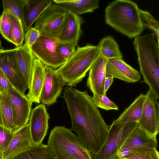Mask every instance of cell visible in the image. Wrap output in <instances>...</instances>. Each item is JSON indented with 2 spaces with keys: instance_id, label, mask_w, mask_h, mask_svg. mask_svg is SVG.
Segmentation results:
<instances>
[{
  "instance_id": "8d00e7d4",
  "label": "cell",
  "mask_w": 159,
  "mask_h": 159,
  "mask_svg": "<svg viewBox=\"0 0 159 159\" xmlns=\"http://www.w3.org/2000/svg\"><path fill=\"white\" fill-rule=\"evenodd\" d=\"M151 159H159V152L157 149L155 151Z\"/></svg>"
},
{
  "instance_id": "7c38bea8",
  "label": "cell",
  "mask_w": 159,
  "mask_h": 159,
  "mask_svg": "<svg viewBox=\"0 0 159 159\" xmlns=\"http://www.w3.org/2000/svg\"><path fill=\"white\" fill-rule=\"evenodd\" d=\"M64 86L55 69L45 66V77L40 94V102L48 106L55 103Z\"/></svg>"
},
{
  "instance_id": "4dcf8cb0",
  "label": "cell",
  "mask_w": 159,
  "mask_h": 159,
  "mask_svg": "<svg viewBox=\"0 0 159 159\" xmlns=\"http://www.w3.org/2000/svg\"><path fill=\"white\" fill-rule=\"evenodd\" d=\"M154 149L141 148L132 150L121 159H150Z\"/></svg>"
},
{
  "instance_id": "836d02e7",
  "label": "cell",
  "mask_w": 159,
  "mask_h": 159,
  "mask_svg": "<svg viewBox=\"0 0 159 159\" xmlns=\"http://www.w3.org/2000/svg\"><path fill=\"white\" fill-rule=\"evenodd\" d=\"M75 46L68 43L59 42L57 45V53L66 60L75 50Z\"/></svg>"
},
{
  "instance_id": "d4e9b609",
  "label": "cell",
  "mask_w": 159,
  "mask_h": 159,
  "mask_svg": "<svg viewBox=\"0 0 159 159\" xmlns=\"http://www.w3.org/2000/svg\"><path fill=\"white\" fill-rule=\"evenodd\" d=\"M98 45L100 55L107 59L122 58L123 55L118 45L112 36H108L102 39Z\"/></svg>"
},
{
  "instance_id": "7a4b0ae2",
  "label": "cell",
  "mask_w": 159,
  "mask_h": 159,
  "mask_svg": "<svg viewBox=\"0 0 159 159\" xmlns=\"http://www.w3.org/2000/svg\"><path fill=\"white\" fill-rule=\"evenodd\" d=\"M140 10L134 2L116 0L110 3L105 10L106 23L130 39L140 35L145 29Z\"/></svg>"
},
{
  "instance_id": "44dd1931",
  "label": "cell",
  "mask_w": 159,
  "mask_h": 159,
  "mask_svg": "<svg viewBox=\"0 0 159 159\" xmlns=\"http://www.w3.org/2000/svg\"><path fill=\"white\" fill-rule=\"evenodd\" d=\"M14 48L18 66L29 88L35 57L31 50L24 44Z\"/></svg>"
},
{
  "instance_id": "3957f363",
  "label": "cell",
  "mask_w": 159,
  "mask_h": 159,
  "mask_svg": "<svg viewBox=\"0 0 159 159\" xmlns=\"http://www.w3.org/2000/svg\"><path fill=\"white\" fill-rule=\"evenodd\" d=\"M133 44L143 82L159 98V44L155 35H138Z\"/></svg>"
},
{
  "instance_id": "4fadbf2b",
  "label": "cell",
  "mask_w": 159,
  "mask_h": 159,
  "mask_svg": "<svg viewBox=\"0 0 159 159\" xmlns=\"http://www.w3.org/2000/svg\"><path fill=\"white\" fill-rule=\"evenodd\" d=\"M156 137L149 134L138 126L132 132L119 150L118 157L121 158L134 149L145 148L157 149Z\"/></svg>"
},
{
  "instance_id": "74e56055",
  "label": "cell",
  "mask_w": 159,
  "mask_h": 159,
  "mask_svg": "<svg viewBox=\"0 0 159 159\" xmlns=\"http://www.w3.org/2000/svg\"><path fill=\"white\" fill-rule=\"evenodd\" d=\"M2 152L0 147V159H2Z\"/></svg>"
},
{
  "instance_id": "f35d334b",
  "label": "cell",
  "mask_w": 159,
  "mask_h": 159,
  "mask_svg": "<svg viewBox=\"0 0 159 159\" xmlns=\"http://www.w3.org/2000/svg\"><path fill=\"white\" fill-rule=\"evenodd\" d=\"M1 45H2L1 42V40L0 39V48H1Z\"/></svg>"
},
{
  "instance_id": "7402d4cb",
  "label": "cell",
  "mask_w": 159,
  "mask_h": 159,
  "mask_svg": "<svg viewBox=\"0 0 159 159\" xmlns=\"http://www.w3.org/2000/svg\"><path fill=\"white\" fill-rule=\"evenodd\" d=\"M68 11L79 15L94 11L99 7L98 0H53Z\"/></svg>"
},
{
  "instance_id": "2e32d148",
  "label": "cell",
  "mask_w": 159,
  "mask_h": 159,
  "mask_svg": "<svg viewBox=\"0 0 159 159\" xmlns=\"http://www.w3.org/2000/svg\"><path fill=\"white\" fill-rule=\"evenodd\" d=\"M82 20L80 16L68 11L57 39L60 42L77 45Z\"/></svg>"
},
{
  "instance_id": "ba28073f",
  "label": "cell",
  "mask_w": 159,
  "mask_h": 159,
  "mask_svg": "<svg viewBox=\"0 0 159 159\" xmlns=\"http://www.w3.org/2000/svg\"><path fill=\"white\" fill-rule=\"evenodd\" d=\"M0 68L14 88L25 95V91L29 86L18 66L14 48H0Z\"/></svg>"
},
{
  "instance_id": "484cf974",
  "label": "cell",
  "mask_w": 159,
  "mask_h": 159,
  "mask_svg": "<svg viewBox=\"0 0 159 159\" xmlns=\"http://www.w3.org/2000/svg\"><path fill=\"white\" fill-rule=\"evenodd\" d=\"M11 24V42L16 47L23 44L25 32L21 20L10 14Z\"/></svg>"
},
{
  "instance_id": "4316f807",
  "label": "cell",
  "mask_w": 159,
  "mask_h": 159,
  "mask_svg": "<svg viewBox=\"0 0 159 159\" xmlns=\"http://www.w3.org/2000/svg\"><path fill=\"white\" fill-rule=\"evenodd\" d=\"M25 0H3V11L8 12L23 22V9Z\"/></svg>"
},
{
  "instance_id": "f546056e",
  "label": "cell",
  "mask_w": 159,
  "mask_h": 159,
  "mask_svg": "<svg viewBox=\"0 0 159 159\" xmlns=\"http://www.w3.org/2000/svg\"><path fill=\"white\" fill-rule=\"evenodd\" d=\"M92 98L95 104L98 107L107 111L118 110L117 106L108 98L106 94L103 96L94 94Z\"/></svg>"
},
{
  "instance_id": "e575fe53",
  "label": "cell",
  "mask_w": 159,
  "mask_h": 159,
  "mask_svg": "<svg viewBox=\"0 0 159 159\" xmlns=\"http://www.w3.org/2000/svg\"><path fill=\"white\" fill-rule=\"evenodd\" d=\"M14 88L9 80L0 68V94L3 95Z\"/></svg>"
},
{
  "instance_id": "8fae6325",
  "label": "cell",
  "mask_w": 159,
  "mask_h": 159,
  "mask_svg": "<svg viewBox=\"0 0 159 159\" xmlns=\"http://www.w3.org/2000/svg\"><path fill=\"white\" fill-rule=\"evenodd\" d=\"M49 118L44 104H40L31 111L29 124L32 145L42 143L48 129Z\"/></svg>"
},
{
  "instance_id": "e0dca14e",
  "label": "cell",
  "mask_w": 159,
  "mask_h": 159,
  "mask_svg": "<svg viewBox=\"0 0 159 159\" xmlns=\"http://www.w3.org/2000/svg\"><path fill=\"white\" fill-rule=\"evenodd\" d=\"M107 62V59L100 55L89 70L86 85L93 94L103 96L106 94L104 92V85Z\"/></svg>"
},
{
  "instance_id": "ac0fdd59",
  "label": "cell",
  "mask_w": 159,
  "mask_h": 159,
  "mask_svg": "<svg viewBox=\"0 0 159 159\" xmlns=\"http://www.w3.org/2000/svg\"><path fill=\"white\" fill-rule=\"evenodd\" d=\"M32 145L29 123L14 133L9 145L2 153V159H8Z\"/></svg>"
},
{
  "instance_id": "d6986e66",
  "label": "cell",
  "mask_w": 159,
  "mask_h": 159,
  "mask_svg": "<svg viewBox=\"0 0 159 159\" xmlns=\"http://www.w3.org/2000/svg\"><path fill=\"white\" fill-rule=\"evenodd\" d=\"M53 2L52 0H25L23 22L25 32L31 27L44 11Z\"/></svg>"
},
{
  "instance_id": "52a82bcc",
  "label": "cell",
  "mask_w": 159,
  "mask_h": 159,
  "mask_svg": "<svg viewBox=\"0 0 159 159\" xmlns=\"http://www.w3.org/2000/svg\"><path fill=\"white\" fill-rule=\"evenodd\" d=\"M59 42L57 38L41 35L31 50L34 57L44 65L54 69L58 68L66 60L57 52L56 46Z\"/></svg>"
},
{
  "instance_id": "ffe728a7",
  "label": "cell",
  "mask_w": 159,
  "mask_h": 159,
  "mask_svg": "<svg viewBox=\"0 0 159 159\" xmlns=\"http://www.w3.org/2000/svg\"><path fill=\"white\" fill-rule=\"evenodd\" d=\"M45 66L39 60L34 59L29 92L27 97L31 102L39 103L41 93L44 79Z\"/></svg>"
},
{
  "instance_id": "5b68a950",
  "label": "cell",
  "mask_w": 159,
  "mask_h": 159,
  "mask_svg": "<svg viewBox=\"0 0 159 159\" xmlns=\"http://www.w3.org/2000/svg\"><path fill=\"white\" fill-rule=\"evenodd\" d=\"M47 145L55 159H92L77 136L64 126L52 129Z\"/></svg>"
},
{
  "instance_id": "9c48e42d",
  "label": "cell",
  "mask_w": 159,
  "mask_h": 159,
  "mask_svg": "<svg viewBox=\"0 0 159 159\" xmlns=\"http://www.w3.org/2000/svg\"><path fill=\"white\" fill-rule=\"evenodd\" d=\"M145 95L138 126L149 134L156 137L159 132V98L149 89Z\"/></svg>"
},
{
  "instance_id": "1f68e13d",
  "label": "cell",
  "mask_w": 159,
  "mask_h": 159,
  "mask_svg": "<svg viewBox=\"0 0 159 159\" xmlns=\"http://www.w3.org/2000/svg\"><path fill=\"white\" fill-rule=\"evenodd\" d=\"M14 133L0 125V147L2 153L9 145L13 137Z\"/></svg>"
},
{
  "instance_id": "83f0119b",
  "label": "cell",
  "mask_w": 159,
  "mask_h": 159,
  "mask_svg": "<svg viewBox=\"0 0 159 159\" xmlns=\"http://www.w3.org/2000/svg\"><path fill=\"white\" fill-rule=\"evenodd\" d=\"M141 17L145 28H148L152 30L159 44V21L153 17L148 11L140 10Z\"/></svg>"
},
{
  "instance_id": "f1b7e54d",
  "label": "cell",
  "mask_w": 159,
  "mask_h": 159,
  "mask_svg": "<svg viewBox=\"0 0 159 159\" xmlns=\"http://www.w3.org/2000/svg\"><path fill=\"white\" fill-rule=\"evenodd\" d=\"M0 33L7 41L11 42V24L10 14L3 11L0 15Z\"/></svg>"
},
{
  "instance_id": "30bf717a",
  "label": "cell",
  "mask_w": 159,
  "mask_h": 159,
  "mask_svg": "<svg viewBox=\"0 0 159 159\" xmlns=\"http://www.w3.org/2000/svg\"><path fill=\"white\" fill-rule=\"evenodd\" d=\"M2 95L5 97L12 105L14 123L18 130L28 123L33 103L26 95L21 93L15 88Z\"/></svg>"
},
{
  "instance_id": "cb8c5ba5",
  "label": "cell",
  "mask_w": 159,
  "mask_h": 159,
  "mask_svg": "<svg viewBox=\"0 0 159 159\" xmlns=\"http://www.w3.org/2000/svg\"><path fill=\"white\" fill-rule=\"evenodd\" d=\"M0 125L14 132L17 130L15 126L12 106L4 96L0 94Z\"/></svg>"
},
{
  "instance_id": "d6a6232c",
  "label": "cell",
  "mask_w": 159,
  "mask_h": 159,
  "mask_svg": "<svg viewBox=\"0 0 159 159\" xmlns=\"http://www.w3.org/2000/svg\"><path fill=\"white\" fill-rule=\"evenodd\" d=\"M41 35L39 30L35 27H31L25 33L24 44L31 50L32 46Z\"/></svg>"
},
{
  "instance_id": "5bb4252c",
  "label": "cell",
  "mask_w": 159,
  "mask_h": 159,
  "mask_svg": "<svg viewBox=\"0 0 159 159\" xmlns=\"http://www.w3.org/2000/svg\"><path fill=\"white\" fill-rule=\"evenodd\" d=\"M124 123L114 120L109 126L107 138L100 151L91 154L92 159H116L120 149V133Z\"/></svg>"
},
{
  "instance_id": "8992f818",
  "label": "cell",
  "mask_w": 159,
  "mask_h": 159,
  "mask_svg": "<svg viewBox=\"0 0 159 159\" xmlns=\"http://www.w3.org/2000/svg\"><path fill=\"white\" fill-rule=\"evenodd\" d=\"M68 11L54 3L47 8L35 22L41 35L57 38Z\"/></svg>"
},
{
  "instance_id": "277c9868",
  "label": "cell",
  "mask_w": 159,
  "mask_h": 159,
  "mask_svg": "<svg viewBox=\"0 0 159 159\" xmlns=\"http://www.w3.org/2000/svg\"><path fill=\"white\" fill-rule=\"evenodd\" d=\"M100 55L98 45L79 47L62 65L55 70V72L64 86L75 87L82 81Z\"/></svg>"
},
{
  "instance_id": "9a60e30c",
  "label": "cell",
  "mask_w": 159,
  "mask_h": 159,
  "mask_svg": "<svg viewBox=\"0 0 159 159\" xmlns=\"http://www.w3.org/2000/svg\"><path fill=\"white\" fill-rule=\"evenodd\" d=\"M106 77H111L128 83L137 82L140 79L139 72L124 61L122 59H107Z\"/></svg>"
},
{
  "instance_id": "ab89813d",
  "label": "cell",
  "mask_w": 159,
  "mask_h": 159,
  "mask_svg": "<svg viewBox=\"0 0 159 159\" xmlns=\"http://www.w3.org/2000/svg\"><path fill=\"white\" fill-rule=\"evenodd\" d=\"M121 159V158H119V157H118L117 158V159Z\"/></svg>"
},
{
  "instance_id": "603a6c76",
  "label": "cell",
  "mask_w": 159,
  "mask_h": 159,
  "mask_svg": "<svg viewBox=\"0 0 159 159\" xmlns=\"http://www.w3.org/2000/svg\"><path fill=\"white\" fill-rule=\"evenodd\" d=\"M145 98V94H140L115 120L123 123H138L142 113Z\"/></svg>"
},
{
  "instance_id": "6da1fadb",
  "label": "cell",
  "mask_w": 159,
  "mask_h": 159,
  "mask_svg": "<svg viewBox=\"0 0 159 159\" xmlns=\"http://www.w3.org/2000/svg\"><path fill=\"white\" fill-rule=\"evenodd\" d=\"M63 98L71 119L70 130L76 132L79 139L91 154L97 153L107 138L109 126L92 97L87 91L67 86Z\"/></svg>"
},
{
  "instance_id": "d590c367",
  "label": "cell",
  "mask_w": 159,
  "mask_h": 159,
  "mask_svg": "<svg viewBox=\"0 0 159 159\" xmlns=\"http://www.w3.org/2000/svg\"><path fill=\"white\" fill-rule=\"evenodd\" d=\"M114 78L111 77H106L104 85V90L105 93H106L107 92L110 87L111 85L112 84Z\"/></svg>"
}]
</instances>
